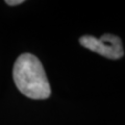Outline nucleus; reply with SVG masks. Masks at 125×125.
Instances as JSON below:
<instances>
[{"label":"nucleus","instance_id":"nucleus-2","mask_svg":"<svg viewBox=\"0 0 125 125\" xmlns=\"http://www.w3.org/2000/svg\"><path fill=\"white\" fill-rule=\"evenodd\" d=\"M79 44L109 60H119L124 55L122 41L119 37L111 33H104L100 38L83 36L79 38Z\"/></svg>","mask_w":125,"mask_h":125},{"label":"nucleus","instance_id":"nucleus-3","mask_svg":"<svg viewBox=\"0 0 125 125\" xmlns=\"http://www.w3.org/2000/svg\"><path fill=\"white\" fill-rule=\"evenodd\" d=\"M24 2L23 0H6L5 3L9 5H18V4H22Z\"/></svg>","mask_w":125,"mask_h":125},{"label":"nucleus","instance_id":"nucleus-1","mask_svg":"<svg viewBox=\"0 0 125 125\" xmlns=\"http://www.w3.org/2000/svg\"><path fill=\"white\" fill-rule=\"evenodd\" d=\"M13 77L17 89L30 99H47L51 94L44 67L31 53H23L16 60Z\"/></svg>","mask_w":125,"mask_h":125}]
</instances>
